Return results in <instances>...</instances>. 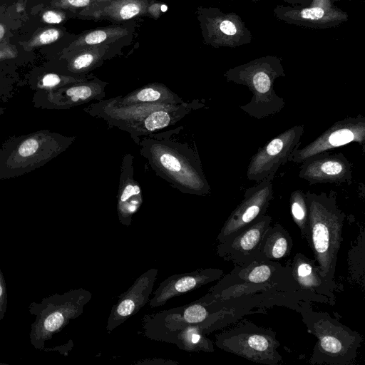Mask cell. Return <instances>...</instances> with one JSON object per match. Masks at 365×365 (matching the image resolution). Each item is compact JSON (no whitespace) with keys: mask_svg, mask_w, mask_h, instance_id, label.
Returning a JSON list of instances; mask_svg holds the SVG:
<instances>
[{"mask_svg":"<svg viewBox=\"0 0 365 365\" xmlns=\"http://www.w3.org/2000/svg\"><path fill=\"white\" fill-rule=\"evenodd\" d=\"M57 5L63 8H83L87 7L95 0H56Z\"/></svg>","mask_w":365,"mask_h":365,"instance_id":"30","label":"cell"},{"mask_svg":"<svg viewBox=\"0 0 365 365\" xmlns=\"http://www.w3.org/2000/svg\"><path fill=\"white\" fill-rule=\"evenodd\" d=\"M293 6H306L310 4L311 0H282Z\"/></svg>","mask_w":365,"mask_h":365,"instance_id":"33","label":"cell"},{"mask_svg":"<svg viewBox=\"0 0 365 365\" xmlns=\"http://www.w3.org/2000/svg\"><path fill=\"white\" fill-rule=\"evenodd\" d=\"M312 1V0H311ZM332 2H334V1H341V0H331Z\"/></svg>","mask_w":365,"mask_h":365,"instance_id":"35","label":"cell"},{"mask_svg":"<svg viewBox=\"0 0 365 365\" xmlns=\"http://www.w3.org/2000/svg\"><path fill=\"white\" fill-rule=\"evenodd\" d=\"M285 266L290 269L299 291L307 295L311 302L335 304V289L322 277L316 260L298 252Z\"/></svg>","mask_w":365,"mask_h":365,"instance_id":"16","label":"cell"},{"mask_svg":"<svg viewBox=\"0 0 365 365\" xmlns=\"http://www.w3.org/2000/svg\"><path fill=\"white\" fill-rule=\"evenodd\" d=\"M223 76L227 81L247 86L252 92L250 101L240 106L250 116L258 120L279 113L285 106V101L279 96L274 88V81L286 73L282 58L265 56L227 70Z\"/></svg>","mask_w":365,"mask_h":365,"instance_id":"7","label":"cell"},{"mask_svg":"<svg viewBox=\"0 0 365 365\" xmlns=\"http://www.w3.org/2000/svg\"><path fill=\"white\" fill-rule=\"evenodd\" d=\"M111 99L115 104L120 106L143 103L178 104L185 102L165 85L156 82L145 85L125 96H118Z\"/></svg>","mask_w":365,"mask_h":365,"instance_id":"23","label":"cell"},{"mask_svg":"<svg viewBox=\"0 0 365 365\" xmlns=\"http://www.w3.org/2000/svg\"><path fill=\"white\" fill-rule=\"evenodd\" d=\"M293 240L288 231L279 222L270 225L264 233L255 261H278L288 257Z\"/></svg>","mask_w":365,"mask_h":365,"instance_id":"22","label":"cell"},{"mask_svg":"<svg viewBox=\"0 0 365 365\" xmlns=\"http://www.w3.org/2000/svg\"><path fill=\"white\" fill-rule=\"evenodd\" d=\"M5 34L4 26L0 24V40L3 38Z\"/></svg>","mask_w":365,"mask_h":365,"instance_id":"34","label":"cell"},{"mask_svg":"<svg viewBox=\"0 0 365 365\" xmlns=\"http://www.w3.org/2000/svg\"><path fill=\"white\" fill-rule=\"evenodd\" d=\"M273 178L267 177L254 186L246 189L240 204L229 215L217 237L222 242L265 215L273 199Z\"/></svg>","mask_w":365,"mask_h":365,"instance_id":"12","label":"cell"},{"mask_svg":"<svg viewBox=\"0 0 365 365\" xmlns=\"http://www.w3.org/2000/svg\"><path fill=\"white\" fill-rule=\"evenodd\" d=\"M134 157L126 153L122 157L117 194V213L120 222L130 225L133 216L143 203L142 190L134 178Z\"/></svg>","mask_w":365,"mask_h":365,"instance_id":"20","label":"cell"},{"mask_svg":"<svg viewBox=\"0 0 365 365\" xmlns=\"http://www.w3.org/2000/svg\"><path fill=\"white\" fill-rule=\"evenodd\" d=\"M304 131V125L293 126L260 147L250 159L247 179L257 183L267 177L274 178L279 168L299 148Z\"/></svg>","mask_w":365,"mask_h":365,"instance_id":"11","label":"cell"},{"mask_svg":"<svg viewBox=\"0 0 365 365\" xmlns=\"http://www.w3.org/2000/svg\"><path fill=\"white\" fill-rule=\"evenodd\" d=\"M108 46L105 44L89 46L78 51V53L72 58L69 66L74 73H87L100 66L108 51Z\"/></svg>","mask_w":365,"mask_h":365,"instance_id":"24","label":"cell"},{"mask_svg":"<svg viewBox=\"0 0 365 365\" xmlns=\"http://www.w3.org/2000/svg\"><path fill=\"white\" fill-rule=\"evenodd\" d=\"M252 309L243 295L222 298L208 292L185 306L148 314L143 319L149 339L172 343L187 351H214L206 334L235 322Z\"/></svg>","mask_w":365,"mask_h":365,"instance_id":"1","label":"cell"},{"mask_svg":"<svg viewBox=\"0 0 365 365\" xmlns=\"http://www.w3.org/2000/svg\"><path fill=\"white\" fill-rule=\"evenodd\" d=\"M272 219L264 215L228 240L218 243L217 255L235 266H245L255 259L260 243Z\"/></svg>","mask_w":365,"mask_h":365,"instance_id":"15","label":"cell"},{"mask_svg":"<svg viewBox=\"0 0 365 365\" xmlns=\"http://www.w3.org/2000/svg\"><path fill=\"white\" fill-rule=\"evenodd\" d=\"M61 78L54 73H48L43 78V84L45 86L53 87L61 83Z\"/></svg>","mask_w":365,"mask_h":365,"instance_id":"32","label":"cell"},{"mask_svg":"<svg viewBox=\"0 0 365 365\" xmlns=\"http://www.w3.org/2000/svg\"><path fill=\"white\" fill-rule=\"evenodd\" d=\"M61 36L59 30L56 29H46L37 35L31 42V46H37L48 44L56 41Z\"/></svg>","mask_w":365,"mask_h":365,"instance_id":"27","label":"cell"},{"mask_svg":"<svg viewBox=\"0 0 365 365\" xmlns=\"http://www.w3.org/2000/svg\"><path fill=\"white\" fill-rule=\"evenodd\" d=\"M252 1H259V0H252Z\"/></svg>","mask_w":365,"mask_h":365,"instance_id":"36","label":"cell"},{"mask_svg":"<svg viewBox=\"0 0 365 365\" xmlns=\"http://www.w3.org/2000/svg\"><path fill=\"white\" fill-rule=\"evenodd\" d=\"M128 33V29L120 26H108L91 30L80 36L77 41L71 44V48L80 49L83 47L85 48L92 46L103 44L105 42L117 40Z\"/></svg>","mask_w":365,"mask_h":365,"instance_id":"25","label":"cell"},{"mask_svg":"<svg viewBox=\"0 0 365 365\" xmlns=\"http://www.w3.org/2000/svg\"><path fill=\"white\" fill-rule=\"evenodd\" d=\"M299 177L309 184L348 182L352 179V165L342 153H322L306 159Z\"/></svg>","mask_w":365,"mask_h":365,"instance_id":"17","label":"cell"},{"mask_svg":"<svg viewBox=\"0 0 365 365\" xmlns=\"http://www.w3.org/2000/svg\"><path fill=\"white\" fill-rule=\"evenodd\" d=\"M223 275V270L217 268H201L191 272L173 274L163 281L153 292L149 305L152 308L163 306L169 299L219 280Z\"/></svg>","mask_w":365,"mask_h":365,"instance_id":"19","label":"cell"},{"mask_svg":"<svg viewBox=\"0 0 365 365\" xmlns=\"http://www.w3.org/2000/svg\"><path fill=\"white\" fill-rule=\"evenodd\" d=\"M198 99L182 103L115 104L111 98L91 103L85 111L105 120L112 127L127 132L138 145L140 138L168 128L190 114L204 108Z\"/></svg>","mask_w":365,"mask_h":365,"instance_id":"3","label":"cell"},{"mask_svg":"<svg viewBox=\"0 0 365 365\" xmlns=\"http://www.w3.org/2000/svg\"><path fill=\"white\" fill-rule=\"evenodd\" d=\"M38 148L36 140L31 138L25 140L19 148V153L22 157H28L33 155Z\"/></svg>","mask_w":365,"mask_h":365,"instance_id":"29","label":"cell"},{"mask_svg":"<svg viewBox=\"0 0 365 365\" xmlns=\"http://www.w3.org/2000/svg\"><path fill=\"white\" fill-rule=\"evenodd\" d=\"M91 296L89 291L80 288L45 297L40 302H32L29 311L36 319L31 325V345L36 349L43 350L47 341L62 331L71 320L83 314Z\"/></svg>","mask_w":365,"mask_h":365,"instance_id":"8","label":"cell"},{"mask_svg":"<svg viewBox=\"0 0 365 365\" xmlns=\"http://www.w3.org/2000/svg\"><path fill=\"white\" fill-rule=\"evenodd\" d=\"M8 294L4 276L0 268V321L4 319L7 310Z\"/></svg>","mask_w":365,"mask_h":365,"instance_id":"28","label":"cell"},{"mask_svg":"<svg viewBox=\"0 0 365 365\" xmlns=\"http://www.w3.org/2000/svg\"><path fill=\"white\" fill-rule=\"evenodd\" d=\"M215 344L225 351L259 364L277 365L282 360L275 332L248 320L217 334Z\"/></svg>","mask_w":365,"mask_h":365,"instance_id":"9","label":"cell"},{"mask_svg":"<svg viewBox=\"0 0 365 365\" xmlns=\"http://www.w3.org/2000/svg\"><path fill=\"white\" fill-rule=\"evenodd\" d=\"M157 276L156 268L149 269L138 277L125 292L119 296L108 319L106 327L108 333L135 314L149 302Z\"/></svg>","mask_w":365,"mask_h":365,"instance_id":"18","label":"cell"},{"mask_svg":"<svg viewBox=\"0 0 365 365\" xmlns=\"http://www.w3.org/2000/svg\"><path fill=\"white\" fill-rule=\"evenodd\" d=\"M290 212L294 223L299 229L302 237L309 240V210L306 193L301 190H294L289 197Z\"/></svg>","mask_w":365,"mask_h":365,"instance_id":"26","label":"cell"},{"mask_svg":"<svg viewBox=\"0 0 365 365\" xmlns=\"http://www.w3.org/2000/svg\"><path fill=\"white\" fill-rule=\"evenodd\" d=\"M148 0H113L86 9L84 14L94 19L123 21L148 12Z\"/></svg>","mask_w":365,"mask_h":365,"instance_id":"21","label":"cell"},{"mask_svg":"<svg viewBox=\"0 0 365 365\" xmlns=\"http://www.w3.org/2000/svg\"><path fill=\"white\" fill-rule=\"evenodd\" d=\"M309 210V240L322 277L334 289V275L338 253L343 240L345 214L336 202L334 192L329 195L306 192Z\"/></svg>","mask_w":365,"mask_h":365,"instance_id":"4","label":"cell"},{"mask_svg":"<svg viewBox=\"0 0 365 365\" xmlns=\"http://www.w3.org/2000/svg\"><path fill=\"white\" fill-rule=\"evenodd\" d=\"M278 20L309 29L334 28L349 20V15L331 0H312L306 6L277 5L273 10Z\"/></svg>","mask_w":365,"mask_h":365,"instance_id":"14","label":"cell"},{"mask_svg":"<svg viewBox=\"0 0 365 365\" xmlns=\"http://www.w3.org/2000/svg\"><path fill=\"white\" fill-rule=\"evenodd\" d=\"M353 142L364 146L365 117L361 115L335 122L304 148L295 149L288 161L302 163L309 157Z\"/></svg>","mask_w":365,"mask_h":365,"instance_id":"13","label":"cell"},{"mask_svg":"<svg viewBox=\"0 0 365 365\" xmlns=\"http://www.w3.org/2000/svg\"><path fill=\"white\" fill-rule=\"evenodd\" d=\"M310 302L300 301L296 310L301 314L307 331L317 338L309 363L352 364L363 342L362 336L329 313L313 310Z\"/></svg>","mask_w":365,"mask_h":365,"instance_id":"5","label":"cell"},{"mask_svg":"<svg viewBox=\"0 0 365 365\" xmlns=\"http://www.w3.org/2000/svg\"><path fill=\"white\" fill-rule=\"evenodd\" d=\"M43 20L48 24H60L65 19L64 14L56 11H47L42 16Z\"/></svg>","mask_w":365,"mask_h":365,"instance_id":"31","label":"cell"},{"mask_svg":"<svg viewBox=\"0 0 365 365\" xmlns=\"http://www.w3.org/2000/svg\"><path fill=\"white\" fill-rule=\"evenodd\" d=\"M183 126L166 128L140 138L138 146L151 169L173 187L185 194L206 196L211 188L200 155L192 145L180 138Z\"/></svg>","mask_w":365,"mask_h":365,"instance_id":"2","label":"cell"},{"mask_svg":"<svg viewBox=\"0 0 365 365\" xmlns=\"http://www.w3.org/2000/svg\"><path fill=\"white\" fill-rule=\"evenodd\" d=\"M198 19L205 43L215 48H235L252 41L251 31L235 12L216 7L198 8Z\"/></svg>","mask_w":365,"mask_h":365,"instance_id":"10","label":"cell"},{"mask_svg":"<svg viewBox=\"0 0 365 365\" xmlns=\"http://www.w3.org/2000/svg\"><path fill=\"white\" fill-rule=\"evenodd\" d=\"M209 292L222 298L263 292L286 294L300 301L311 302L299 291L290 269L272 260H254L245 266H235Z\"/></svg>","mask_w":365,"mask_h":365,"instance_id":"6","label":"cell"}]
</instances>
